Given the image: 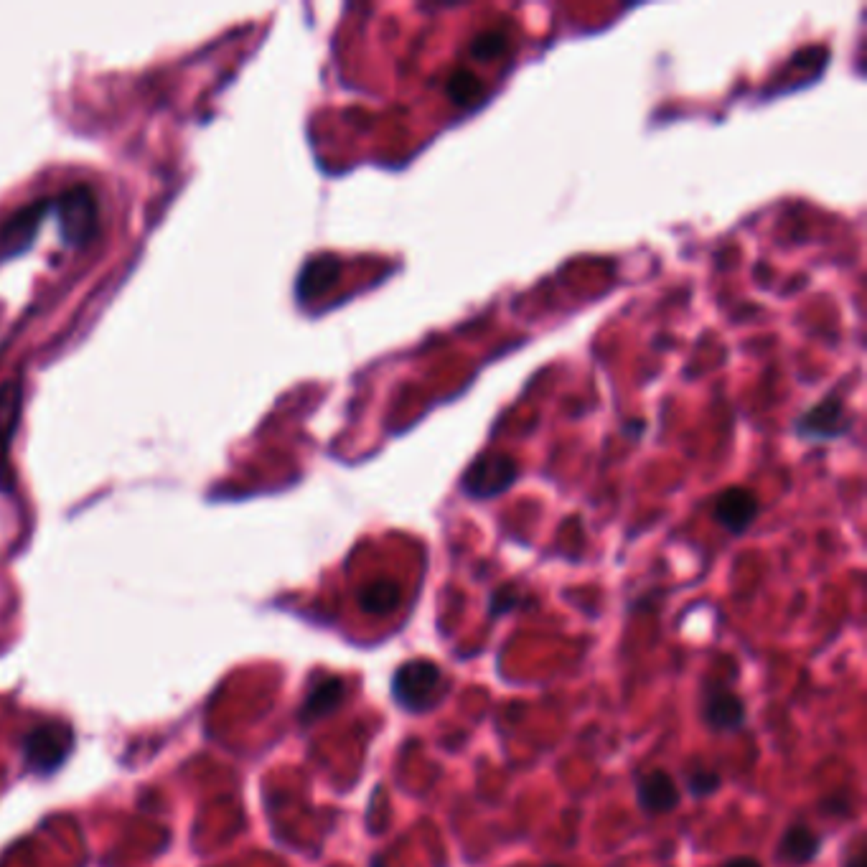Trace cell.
<instances>
[{"label": "cell", "instance_id": "obj_15", "mask_svg": "<svg viewBox=\"0 0 867 867\" xmlns=\"http://www.w3.org/2000/svg\"><path fill=\"white\" fill-rule=\"evenodd\" d=\"M478 92H481V82H478L476 74L466 72V69L453 74L451 84H448V95H451L458 105H468Z\"/></svg>", "mask_w": 867, "mask_h": 867}, {"label": "cell", "instance_id": "obj_20", "mask_svg": "<svg viewBox=\"0 0 867 867\" xmlns=\"http://www.w3.org/2000/svg\"><path fill=\"white\" fill-rule=\"evenodd\" d=\"M847 867H867V857H865V852H855V855L850 857V860H847Z\"/></svg>", "mask_w": 867, "mask_h": 867}, {"label": "cell", "instance_id": "obj_16", "mask_svg": "<svg viewBox=\"0 0 867 867\" xmlns=\"http://www.w3.org/2000/svg\"><path fill=\"white\" fill-rule=\"evenodd\" d=\"M687 784H690V791L695 796H710V794H715L720 786H723V779H720V773L717 771H710V768H700V771L690 773Z\"/></svg>", "mask_w": 867, "mask_h": 867}, {"label": "cell", "instance_id": "obj_3", "mask_svg": "<svg viewBox=\"0 0 867 867\" xmlns=\"http://www.w3.org/2000/svg\"><path fill=\"white\" fill-rule=\"evenodd\" d=\"M517 461L506 453H484L468 466L461 478L463 494L471 499H494L517 481Z\"/></svg>", "mask_w": 867, "mask_h": 867}, {"label": "cell", "instance_id": "obj_8", "mask_svg": "<svg viewBox=\"0 0 867 867\" xmlns=\"http://www.w3.org/2000/svg\"><path fill=\"white\" fill-rule=\"evenodd\" d=\"M761 506H758L756 494L743 486H730L715 499L712 514H715L717 524L728 529L730 534H743L745 529L756 522Z\"/></svg>", "mask_w": 867, "mask_h": 867}, {"label": "cell", "instance_id": "obj_14", "mask_svg": "<svg viewBox=\"0 0 867 867\" xmlns=\"http://www.w3.org/2000/svg\"><path fill=\"white\" fill-rule=\"evenodd\" d=\"M400 603V588L392 580H377V583L367 585V588L359 593V606L364 608L372 616H384V613H392Z\"/></svg>", "mask_w": 867, "mask_h": 867}, {"label": "cell", "instance_id": "obj_17", "mask_svg": "<svg viewBox=\"0 0 867 867\" xmlns=\"http://www.w3.org/2000/svg\"><path fill=\"white\" fill-rule=\"evenodd\" d=\"M519 603H522V598H519L517 588H514V585H504V588L494 590V595H491L489 613L491 616H506V613L514 611Z\"/></svg>", "mask_w": 867, "mask_h": 867}, {"label": "cell", "instance_id": "obj_2", "mask_svg": "<svg viewBox=\"0 0 867 867\" xmlns=\"http://www.w3.org/2000/svg\"><path fill=\"white\" fill-rule=\"evenodd\" d=\"M440 692V669L425 659H410L392 677V697L407 712L428 710Z\"/></svg>", "mask_w": 867, "mask_h": 867}, {"label": "cell", "instance_id": "obj_6", "mask_svg": "<svg viewBox=\"0 0 867 867\" xmlns=\"http://www.w3.org/2000/svg\"><path fill=\"white\" fill-rule=\"evenodd\" d=\"M23 387L18 379L0 384V491L13 489L11 445L16 438L18 420H21Z\"/></svg>", "mask_w": 867, "mask_h": 867}, {"label": "cell", "instance_id": "obj_10", "mask_svg": "<svg viewBox=\"0 0 867 867\" xmlns=\"http://www.w3.org/2000/svg\"><path fill=\"white\" fill-rule=\"evenodd\" d=\"M639 806L649 814H667L677 809L679 789L667 771H651L636 786Z\"/></svg>", "mask_w": 867, "mask_h": 867}, {"label": "cell", "instance_id": "obj_12", "mask_svg": "<svg viewBox=\"0 0 867 867\" xmlns=\"http://www.w3.org/2000/svg\"><path fill=\"white\" fill-rule=\"evenodd\" d=\"M346 697V682L344 679H323L321 684H316L308 697L303 700L301 712H298V720L303 725L318 723L321 717L331 715V712L339 710V705Z\"/></svg>", "mask_w": 867, "mask_h": 867}, {"label": "cell", "instance_id": "obj_5", "mask_svg": "<svg viewBox=\"0 0 867 867\" xmlns=\"http://www.w3.org/2000/svg\"><path fill=\"white\" fill-rule=\"evenodd\" d=\"M796 433L806 440H834L850 430V417H847L845 402L840 395H829L819 400L812 410L796 417Z\"/></svg>", "mask_w": 867, "mask_h": 867}, {"label": "cell", "instance_id": "obj_19", "mask_svg": "<svg viewBox=\"0 0 867 867\" xmlns=\"http://www.w3.org/2000/svg\"><path fill=\"white\" fill-rule=\"evenodd\" d=\"M723 867H763L756 857H730Z\"/></svg>", "mask_w": 867, "mask_h": 867}, {"label": "cell", "instance_id": "obj_11", "mask_svg": "<svg viewBox=\"0 0 867 867\" xmlns=\"http://www.w3.org/2000/svg\"><path fill=\"white\" fill-rule=\"evenodd\" d=\"M819 850H822V837H819L812 827H806V824H794V827L786 829L784 837H781L776 857H779L781 862H786V865L801 867L809 865V862L819 855Z\"/></svg>", "mask_w": 867, "mask_h": 867}, {"label": "cell", "instance_id": "obj_4", "mask_svg": "<svg viewBox=\"0 0 867 867\" xmlns=\"http://www.w3.org/2000/svg\"><path fill=\"white\" fill-rule=\"evenodd\" d=\"M72 730L64 723H44L34 728L23 740V756L28 768L41 773H51L62 766L64 758L72 751Z\"/></svg>", "mask_w": 867, "mask_h": 867}, {"label": "cell", "instance_id": "obj_9", "mask_svg": "<svg viewBox=\"0 0 867 867\" xmlns=\"http://www.w3.org/2000/svg\"><path fill=\"white\" fill-rule=\"evenodd\" d=\"M702 717H705L707 728L720 730V733H725V730H738L745 720V705L733 690L717 687V690L707 692Z\"/></svg>", "mask_w": 867, "mask_h": 867}, {"label": "cell", "instance_id": "obj_13", "mask_svg": "<svg viewBox=\"0 0 867 867\" xmlns=\"http://www.w3.org/2000/svg\"><path fill=\"white\" fill-rule=\"evenodd\" d=\"M336 278H339V262L328 260V257H323V260H313L303 267L295 293H298L301 303H308L311 298H316L318 293L331 288V283H334Z\"/></svg>", "mask_w": 867, "mask_h": 867}, {"label": "cell", "instance_id": "obj_7", "mask_svg": "<svg viewBox=\"0 0 867 867\" xmlns=\"http://www.w3.org/2000/svg\"><path fill=\"white\" fill-rule=\"evenodd\" d=\"M54 209V199H39L34 204L21 206L6 224L0 229V255L13 257L21 255L23 250L31 247L36 232H39L41 222L46 214Z\"/></svg>", "mask_w": 867, "mask_h": 867}, {"label": "cell", "instance_id": "obj_21", "mask_svg": "<svg viewBox=\"0 0 867 867\" xmlns=\"http://www.w3.org/2000/svg\"><path fill=\"white\" fill-rule=\"evenodd\" d=\"M547 867H557V865H547Z\"/></svg>", "mask_w": 867, "mask_h": 867}, {"label": "cell", "instance_id": "obj_18", "mask_svg": "<svg viewBox=\"0 0 867 867\" xmlns=\"http://www.w3.org/2000/svg\"><path fill=\"white\" fill-rule=\"evenodd\" d=\"M504 49H506V36L501 34V31H489V34L476 39V44L471 46L473 56H478V59H491V56L501 54Z\"/></svg>", "mask_w": 867, "mask_h": 867}, {"label": "cell", "instance_id": "obj_1", "mask_svg": "<svg viewBox=\"0 0 867 867\" xmlns=\"http://www.w3.org/2000/svg\"><path fill=\"white\" fill-rule=\"evenodd\" d=\"M51 212H56L59 232H62L64 245L69 247H84L100 229V204H97L95 189L87 184H74L64 189L54 199Z\"/></svg>", "mask_w": 867, "mask_h": 867}]
</instances>
